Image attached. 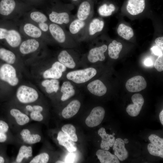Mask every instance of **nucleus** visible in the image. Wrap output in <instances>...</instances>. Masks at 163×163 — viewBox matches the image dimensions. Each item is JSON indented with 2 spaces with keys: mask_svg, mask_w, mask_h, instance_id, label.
I'll list each match as a JSON object with an SVG mask.
<instances>
[{
  "mask_svg": "<svg viewBox=\"0 0 163 163\" xmlns=\"http://www.w3.org/2000/svg\"><path fill=\"white\" fill-rule=\"evenodd\" d=\"M97 73V70L94 67L88 66L66 72L64 77L66 80L70 81L74 85H85L96 75Z\"/></svg>",
  "mask_w": 163,
  "mask_h": 163,
  "instance_id": "obj_1",
  "label": "nucleus"
},
{
  "mask_svg": "<svg viewBox=\"0 0 163 163\" xmlns=\"http://www.w3.org/2000/svg\"><path fill=\"white\" fill-rule=\"evenodd\" d=\"M16 95L18 100L23 104L34 102L39 97L38 93L36 90L25 85H22L18 87Z\"/></svg>",
  "mask_w": 163,
  "mask_h": 163,
  "instance_id": "obj_2",
  "label": "nucleus"
},
{
  "mask_svg": "<svg viewBox=\"0 0 163 163\" xmlns=\"http://www.w3.org/2000/svg\"><path fill=\"white\" fill-rule=\"evenodd\" d=\"M0 78L13 86L19 82L15 69L9 64H4L0 67Z\"/></svg>",
  "mask_w": 163,
  "mask_h": 163,
  "instance_id": "obj_3",
  "label": "nucleus"
},
{
  "mask_svg": "<svg viewBox=\"0 0 163 163\" xmlns=\"http://www.w3.org/2000/svg\"><path fill=\"white\" fill-rule=\"evenodd\" d=\"M67 68L58 61L53 62L51 67L43 72V77L45 79H59L66 72Z\"/></svg>",
  "mask_w": 163,
  "mask_h": 163,
  "instance_id": "obj_4",
  "label": "nucleus"
},
{
  "mask_svg": "<svg viewBox=\"0 0 163 163\" xmlns=\"http://www.w3.org/2000/svg\"><path fill=\"white\" fill-rule=\"evenodd\" d=\"M5 39L8 44L14 48L19 46L21 41L20 34L16 30L0 28V39Z\"/></svg>",
  "mask_w": 163,
  "mask_h": 163,
  "instance_id": "obj_5",
  "label": "nucleus"
},
{
  "mask_svg": "<svg viewBox=\"0 0 163 163\" xmlns=\"http://www.w3.org/2000/svg\"><path fill=\"white\" fill-rule=\"evenodd\" d=\"M105 111L101 106L94 108L90 114L86 118L85 123L90 127H93L99 125L101 123L104 117Z\"/></svg>",
  "mask_w": 163,
  "mask_h": 163,
  "instance_id": "obj_6",
  "label": "nucleus"
},
{
  "mask_svg": "<svg viewBox=\"0 0 163 163\" xmlns=\"http://www.w3.org/2000/svg\"><path fill=\"white\" fill-rule=\"evenodd\" d=\"M131 99L133 104L128 105L126 110L129 116L135 117L139 113L144 103V99L141 94L138 93L133 94Z\"/></svg>",
  "mask_w": 163,
  "mask_h": 163,
  "instance_id": "obj_7",
  "label": "nucleus"
},
{
  "mask_svg": "<svg viewBox=\"0 0 163 163\" xmlns=\"http://www.w3.org/2000/svg\"><path fill=\"white\" fill-rule=\"evenodd\" d=\"M126 87L129 92L140 91L147 86V83L144 78L141 76H134L128 79L126 84Z\"/></svg>",
  "mask_w": 163,
  "mask_h": 163,
  "instance_id": "obj_8",
  "label": "nucleus"
},
{
  "mask_svg": "<svg viewBox=\"0 0 163 163\" xmlns=\"http://www.w3.org/2000/svg\"><path fill=\"white\" fill-rule=\"evenodd\" d=\"M107 49V46L105 44L91 49L87 56L88 63H94L98 61H104L105 58L104 53Z\"/></svg>",
  "mask_w": 163,
  "mask_h": 163,
  "instance_id": "obj_9",
  "label": "nucleus"
},
{
  "mask_svg": "<svg viewBox=\"0 0 163 163\" xmlns=\"http://www.w3.org/2000/svg\"><path fill=\"white\" fill-rule=\"evenodd\" d=\"M86 85V89L91 93L98 96L105 95L107 91L106 86L101 80L97 79L91 81Z\"/></svg>",
  "mask_w": 163,
  "mask_h": 163,
  "instance_id": "obj_10",
  "label": "nucleus"
},
{
  "mask_svg": "<svg viewBox=\"0 0 163 163\" xmlns=\"http://www.w3.org/2000/svg\"><path fill=\"white\" fill-rule=\"evenodd\" d=\"M57 60L67 69L72 70L76 69L79 65L69 53L65 50L59 53L57 56Z\"/></svg>",
  "mask_w": 163,
  "mask_h": 163,
  "instance_id": "obj_11",
  "label": "nucleus"
},
{
  "mask_svg": "<svg viewBox=\"0 0 163 163\" xmlns=\"http://www.w3.org/2000/svg\"><path fill=\"white\" fill-rule=\"evenodd\" d=\"M59 89L62 94L61 100L62 101H65L75 95L76 89L72 82L65 80L62 82Z\"/></svg>",
  "mask_w": 163,
  "mask_h": 163,
  "instance_id": "obj_12",
  "label": "nucleus"
},
{
  "mask_svg": "<svg viewBox=\"0 0 163 163\" xmlns=\"http://www.w3.org/2000/svg\"><path fill=\"white\" fill-rule=\"evenodd\" d=\"M113 146L114 155L119 160L123 161L128 158V152L125 147L123 139L120 138L116 139Z\"/></svg>",
  "mask_w": 163,
  "mask_h": 163,
  "instance_id": "obj_13",
  "label": "nucleus"
},
{
  "mask_svg": "<svg viewBox=\"0 0 163 163\" xmlns=\"http://www.w3.org/2000/svg\"><path fill=\"white\" fill-rule=\"evenodd\" d=\"M98 133L102 139L101 148L102 149L108 150L113 146L115 138L113 135L107 134L104 128L101 127L98 130Z\"/></svg>",
  "mask_w": 163,
  "mask_h": 163,
  "instance_id": "obj_14",
  "label": "nucleus"
},
{
  "mask_svg": "<svg viewBox=\"0 0 163 163\" xmlns=\"http://www.w3.org/2000/svg\"><path fill=\"white\" fill-rule=\"evenodd\" d=\"M81 103L78 100L71 101L62 110V115L66 119L70 118L75 115L78 111Z\"/></svg>",
  "mask_w": 163,
  "mask_h": 163,
  "instance_id": "obj_15",
  "label": "nucleus"
},
{
  "mask_svg": "<svg viewBox=\"0 0 163 163\" xmlns=\"http://www.w3.org/2000/svg\"><path fill=\"white\" fill-rule=\"evenodd\" d=\"M145 7V0H129L126 9L130 14L135 15L141 13Z\"/></svg>",
  "mask_w": 163,
  "mask_h": 163,
  "instance_id": "obj_16",
  "label": "nucleus"
},
{
  "mask_svg": "<svg viewBox=\"0 0 163 163\" xmlns=\"http://www.w3.org/2000/svg\"><path fill=\"white\" fill-rule=\"evenodd\" d=\"M39 46L40 44L38 41L34 39H29L21 43L19 50L23 54H28L36 51Z\"/></svg>",
  "mask_w": 163,
  "mask_h": 163,
  "instance_id": "obj_17",
  "label": "nucleus"
},
{
  "mask_svg": "<svg viewBox=\"0 0 163 163\" xmlns=\"http://www.w3.org/2000/svg\"><path fill=\"white\" fill-rule=\"evenodd\" d=\"M57 139L59 144L64 146L69 152H75L77 149L74 142L71 140L62 131H60L58 133Z\"/></svg>",
  "mask_w": 163,
  "mask_h": 163,
  "instance_id": "obj_18",
  "label": "nucleus"
},
{
  "mask_svg": "<svg viewBox=\"0 0 163 163\" xmlns=\"http://www.w3.org/2000/svg\"><path fill=\"white\" fill-rule=\"evenodd\" d=\"M96 155L101 163H120L117 157L110 152L103 149H99Z\"/></svg>",
  "mask_w": 163,
  "mask_h": 163,
  "instance_id": "obj_19",
  "label": "nucleus"
},
{
  "mask_svg": "<svg viewBox=\"0 0 163 163\" xmlns=\"http://www.w3.org/2000/svg\"><path fill=\"white\" fill-rule=\"evenodd\" d=\"M50 33L53 38L58 42L62 43L66 40V36L62 29L58 25L55 24H50L49 27Z\"/></svg>",
  "mask_w": 163,
  "mask_h": 163,
  "instance_id": "obj_20",
  "label": "nucleus"
},
{
  "mask_svg": "<svg viewBox=\"0 0 163 163\" xmlns=\"http://www.w3.org/2000/svg\"><path fill=\"white\" fill-rule=\"evenodd\" d=\"M41 84L45 88L46 92L49 94L57 93L60 89L59 82L57 79H45L42 82Z\"/></svg>",
  "mask_w": 163,
  "mask_h": 163,
  "instance_id": "obj_21",
  "label": "nucleus"
},
{
  "mask_svg": "<svg viewBox=\"0 0 163 163\" xmlns=\"http://www.w3.org/2000/svg\"><path fill=\"white\" fill-rule=\"evenodd\" d=\"M20 134L24 142L26 144H33L40 142L41 136L38 134H31L30 130L27 129H23Z\"/></svg>",
  "mask_w": 163,
  "mask_h": 163,
  "instance_id": "obj_22",
  "label": "nucleus"
},
{
  "mask_svg": "<svg viewBox=\"0 0 163 163\" xmlns=\"http://www.w3.org/2000/svg\"><path fill=\"white\" fill-rule=\"evenodd\" d=\"M49 18L52 22L60 24H67L69 21V16L66 12L59 13L53 11L49 14Z\"/></svg>",
  "mask_w": 163,
  "mask_h": 163,
  "instance_id": "obj_23",
  "label": "nucleus"
},
{
  "mask_svg": "<svg viewBox=\"0 0 163 163\" xmlns=\"http://www.w3.org/2000/svg\"><path fill=\"white\" fill-rule=\"evenodd\" d=\"M15 6L14 0H2L0 2V14L5 16L9 15L14 11Z\"/></svg>",
  "mask_w": 163,
  "mask_h": 163,
  "instance_id": "obj_24",
  "label": "nucleus"
},
{
  "mask_svg": "<svg viewBox=\"0 0 163 163\" xmlns=\"http://www.w3.org/2000/svg\"><path fill=\"white\" fill-rule=\"evenodd\" d=\"M123 48L121 43L113 40L108 46V54L110 57L113 59H117Z\"/></svg>",
  "mask_w": 163,
  "mask_h": 163,
  "instance_id": "obj_25",
  "label": "nucleus"
},
{
  "mask_svg": "<svg viewBox=\"0 0 163 163\" xmlns=\"http://www.w3.org/2000/svg\"><path fill=\"white\" fill-rule=\"evenodd\" d=\"M10 113L15 118L17 123L19 125H24L30 121V118L28 116L22 113L18 109H12L10 111Z\"/></svg>",
  "mask_w": 163,
  "mask_h": 163,
  "instance_id": "obj_26",
  "label": "nucleus"
},
{
  "mask_svg": "<svg viewBox=\"0 0 163 163\" xmlns=\"http://www.w3.org/2000/svg\"><path fill=\"white\" fill-rule=\"evenodd\" d=\"M118 34L121 37L127 40H130L134 35L133 29L130 27L123 24H120L117 30Z\"/></svg>",
  "mask_w": 163,
  "mask_h": 163,
  "instance_id": "obj_27",
  "label": "nucleus"
},
{
  "mask_svg": "<svg viewBox=\"0 0 163 163\" xmlns=\"http://www.w3.org/2000/svg\"><path fill=\"white\" fill-rule=\"evenodd\" d=\"M25 33L32 37L38 38L42 35L41 30L36 26L31 23L25 24L23 27Z\"/></svg>",
  "mask_w": 163,
  "mask_h": 163,
  "instance_id": "obj_28",
  "label": "nucleus"
},
{
  "mask_svg": "<svg viewBox=\"0 0 163 163\" xmlns=\"http://www.w3.org/2000/svg\"><path fill=\"white\" fill-rule=\"evenodd\" d=\"M91 6L89 3L84 1L81 3L77 12L78 19L82 21L85 20L88 17L90 11Z\"/></svg>",
  "mask_w": 163,
  "mask_h": 163,
  "instance_id": "obj_29",
  "label": "nucleus"
},
{
  "mask_svg": "<svg viewBox=\"0 0 163 163\" xmlns=\"http://www.w3.org/2000/svg\"><path fill=\"white\" fill-rule=\"evenodd\" d=\"M32 149L30 146L23 145L21 146L19 150L16 159L17 163H21L24 158H27L32 156Z\"/></svg>",
  "mask_w": 163,
  "mask_h": 163,
  "instance_id": "obj_30",
  "label": "nucleus"
},
{
  "mask_svg": "<svg viewBox=\"0 0 163 163\" xmlns=\"http://www.w3.org/2000/svg\"><path fill=\"white\" fill-rule=\"evenodd\" d=\"M0 59L8 64H13L16 60V56L12 51L3 48H0Z\"/></svg>",
  "mask_w": 163,
  "mask_h": 163,
  "instance_id": "obj_31",
  "label": "nucleus"
},
{
  "mask_svg": "<svg viewBox=\"0 0 163 163\" xmlns=\"http://www.w3.org/2000/svg\"><path fill=\"white\" fill-rule=\"evenodd\" d=\"M104 23L103 21L97 18L92 20L89 26V33L90 35H93L96 33L102 31L103 28Z\"/></svg>",
  "mask_w": 163,
  "mask_h": 163,
  "instance_id": "obj_32",
  "label": "nucleus"
},
{
  "mask_svg": "<svg viewBox=\"0 0 163 163\" xmlns=\"http://www.w3.org/2000/svg\"><path fill=\"white\" fill-rule=\"evenodd\" d=\"M62 131L72 141L77 142L78 139L76 133L75 127L71 124L64 125L61 128Z\"/></svg>",
  "mask_w": 163,
  "mask_h": 163,
  "instance_id": "obj_33",
  "label": "nucleus"
},
{
  "mask_svg": "<svg viewBox=\"0 0 163 163\" xmlns=\"http://www.w3.org/2000/svg\"><path fill=\"white\" fill-rule=\"evenodd\" d=\"M115 7L112 4L109 5L105 4L100 6L98 9L99 14L101 16H108L110 15L115 10Z\"/></svg>",
  "mask_w": 163,
  "mask_h": 163,
  "instance_id": "obj_34",
  "label": "nucleus"
},
{
  "mask_svg": "<svg viewBox=\"0 0 163 163\" xmlns=\"http://www.w3.org/2000/svg\"><path fill=\"white\" fill-rule=\"evenodd\" d=\"M85 24V22L83 21L78 19H75L71 23L69 26L70 31L73 34H77L84 27Z\"/></svg>",
  "mask_w": 163,
  "mask_h": 163,
  "instance_id": "obj_35",
  "label": "nucleus"
},
{
  "mask_svg": "<svg viewBox=\"0 0 163 163\" xmlns=\"http://www.w3.org/2000/svg\"><path fill=\"white\" fill-rule=\"evenodd\" d=\"M147 149L151 155L163 158V148L150 143L148 145Z\"/></svg>",
  "mask_w": 163,
  "mask_h": 163,
  "instance_id": "obj_36",
  "label": "nucleus"
},
{
  "mask_svg": "<svg viewBox=\"0 0 163 163\" xmlns=\"http://www.w3.org/2000/svg\"><path fill=\"white\" fill-rule=\"evenodd\" d=\"M30 18L34 21L38 23L45 22L47 20L45 15L40 11H34L30 14Z\"/></svg>",
  "mask_w": 163,
  "mask_h": 163,
  "instance_id": "obj_37",
  "label": "nucleus"
},
{
  "mask_svg": "<svg viewBox=\"0 0 163 163\" xmlns=\"http://www.w3.org/2000/svg\"><path fill=\"white\" fill-rule=\"evenodd\" d=\"M49 159V155L46 153H43L34 157L29 163H46L48 162Z\"/></svg>",
  "mask_w": 163,
  "mask_h": 163,
  "instance_id": "obj_38",
  "label": "nucleus"
},
{
  "mask_svg": "<svg viewBox=\"0 0 163 163\" xmlns=\"http://www.w3.org/2000/svg\"><path fill=\"white\" fill-rule=\"evenodd\" d=\"M151 143L163 148V139L158 136L152 134L149 137Z\"/></svg>",
  "mask_w": 163,
  "mask_h": 163,
  "instance_id": "obj_39",
  "label": "nucleus"
},
{
  "mask_svg": "<svg viewBox=\"0 0 163 163\" xmlns=\"http://www.w3.org/2000/svg\"><path fill=\"white\" fill-rule=\"evenodd\" d=\"M154 66L155 69L159 72L163 70V55L158 56L155 61Z\"/></svg>",
  "mask_w": 163,
  "mask_h": 163,
  "instance_id": "obj_40",
  "label": "nucleus"
},
{
  "mask_svg": "<svg viewBox=\"0 0 163 163\" xmlns=\"http://www.w3.org/2000/svg\"><path fill=\"white\" fill-rule=\"evenodd\" d=\"M31 118L34 120L41 121L43 119V116L40 112L33 111L30 113Z\"/></svg>",
  "mask_w": 163,
  "mask_h": 163,
  "instance_id": "obj_41",
  "label": "nucleus"
},
{
  "mask_svg": "<svg viewBox=\"0 0 163 163\" xmlns=\"http://www.w3.org/2000/svg\"><path fill=\"white\" fill-rule=\"evenodd\" d=\"M151 50L155 55L160 56L163 55V50L160 47L158 46H153Z\"/></svg>",
  "mask_w": 163,
  "mask_h": 163,
  "instance_id": "obj_42",
  "label": "nucleus"
},
{
  "mask_svg": "<svg viewBox=\"0 0 163 163\" xmlns=\"http://www.w3.org/2000/svg\"><path fill=\"white\" fill-rule=\"evenodd\" d=\"M0 129L5 133L7 132L9 126L5 121L0 120Z\"/></svg>",
  "mask_w": 163,
  "mask_h": 163,
  "instance_id": "obj_43",
  "label": "nucleus"
},
{
  "mask_svg": "<svg viewBox=\"0 0 163 163\" xmlns=\"http://www.w3.org/2000/svg\"><path fill=\"white\" fill-rule=\"evenodd\" d=\"M157 46L163 50V37H161L156 38L155 41Z\"/></svg>",
  "mask_w": 163,
  "mask_h": 163,
  "instance_id": "obj_44",
  "label": "nucleus"
},
{
  "mask_svg": "<svg viewBox=\"0 0 163 163\" xmlns=\"http://www.w3.org/2000/svg\"><path fill=\"white\" fill-rule=\"evenodd\" d=\"M40 28L44 32L47 31L49 29V26L45 22L38 23Z\"/></svg>",
  "mask_w": 163,
  "mask_h": 163,
  "instance_id": "obj_45",
  "label": "nucleus"
},
{
  "mask_svg": "<svg viewBox=\"0 0 163 163\" xmlns=\"http://www.w3.org/2000/svg\"><path fill=\"white\" fill-rule=\"evenodd\" d=\"M74 155L72 154H69L67 156L65 160V163L73 162L75 158Z\"/></svg>",
  "mask_w": 163,
  "mask_h": 163,
  "instance_id": "obj_46",
  "label": "nucleus"
},
{
  "mask_svg": "<svg viewBox=\"0 0 163 163\" xmlns=\"http://www.w3.org/2000/svg\"><path fill=\"white\" fill-rule=\"evenodd\" d=\"M144 63L146 66H151L153 65V60L151 58L148 57L145 60Z\"/></svg>",
  "mask_w": 163,
  "mask_h": 163,
  "instance_id": "obj_47",
  "label": "nucleus"
},
{
  "mask_svg": "<svg viewBox=\"0 0 163 163\" xmlns=\"http://www.w3.org/2000/svg\"><path fill=\"white\" fill-rule=\"evenodd\" d=\"M7 139V136L5 133L0 132V142H5Z\"/></svg>",
  "mask_w": 163,
  "mask_h": 163,
  "instance_id": "obj_48",
  "label": "nucleus"
},
{
  "mask_svg": "<svg viewBox=\"0 0 163 163\" xmlns=\"http://www.w3.org/2000/svg\"><path fill=\"white\" fill-rule=\"evenodd\" d=\"M34 111L41 112L43 110V108L40 106L35 105L33 107Z\"/></svg>",
  "mask_w": 163,
  "mask_h": 163,
  "instance_id": "obj_49",
  "label": "nucleus"
},
{
  "mask_svg": "<svg viewBox=\"0 0 163 163\" xmlns=\"http://www.w3.org/2000/svg\"><path fill=\"white\" fill-rule=\"evenodd\" d=\"M159 117L160 122L163 125V110H162L160 112L159 114Z\"/></svg>",
  "mask_w": 163,
  "mask_h": 163,
  "instance_id": "obj_50",
  "label": "nucleus"
},
{
  "mask_svg": "<svg viewBox=\"0 0 163 163\" xmlns=\"http://www.w3.org/2000/svg\"><path fill=\"white\" fill-rule=\"evenodd\" d=\"M26 109L28 111L32 112L34 111L33 107L30 105H27L26 107Z\"/></svg>",
  "mask_w": 163,
  "mask_h": 163,
  "instance_id": "obj_51",
  "label": "nucleus"
},
{
  "mask_svg": "<svg viewBox=\"0 0 163 163\" xmlns=\"http://www.w3.org/2000/svg\"><path fill=\"white\" fill-rule=\"evenodd\" d=\"M4 161V158L0 156V163H3Z\"/></svg>",
  "mask_w": 163,
  "mask_h": 163,
  "instance_id": "obj_52",
  "label": "nucleus"
},
{
  "mask_svg": "<svg viewBox=\"0 0 163 163\" xmlns=\"http://www.w3.org/2000/svg\"><path fill=\"white\" fill-rule=\"evenodd\" d=\"M123 140L124 143L127 144L129 142L128 140L127 139L125 138Z\"/></svg>",
  "mask_w": 163,
  "mask_h": 163,
  "instance_id": "obj_53",
  "label": "nucleus"
},
{
  "mask_svg": "<svg viewBox=\"0 0 163 163\" xmlns=\"http://www.w3.org/2000/svg\"><path fill=\"white\" fill-rule=\"evenodd\" d=\"M65 162H63V161H56V163H64Z\"/></svg>",
  "mask_w": 163,
  "mask_h": 163,
  "instance_id": "obj_54",
  "label": "nucleus"
},
{
  "mask_svg": "<svg viewBox=\"0 0 163 163\" xmlns=\"http://www.w3.org/2000/svg\"><path fill=\"white\" fill-rule=\"evenodd\" d=\"M72 0L74 1H77V0Z\"/></svg>",
  "mask_w": 163,
  "mask_h": 163,
  "instance_id": "obj_55",
  "label": "nucleus"
}]
</instances>
